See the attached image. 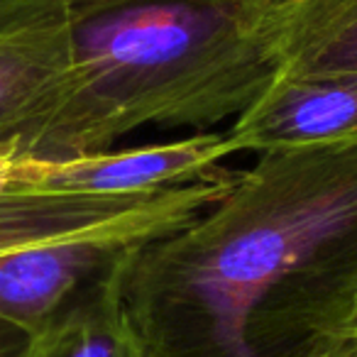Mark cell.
Here are the masks:
<instances>
[{
  "label": "cell",
  "mask_w": 357,
  "mask_h": 357,
  "mask_svg": "<svg viewBox=\"0 0 357 357\" xmlns=\"http://www.w3.org/2000/svg\"><path fill=\"white\" fill-rule=\"evenodd\" d=\"M118 282L149 357H326L357 326V144L262 152Z\"/></svg>",
  "instance_id": "1"
},
{
  "label": "cell",
  "mask_w": 357,
  "mask_h": 357,
  "mask_svg": "<svg viewBox=\"0 0 357 357\" xmlns=\"http://www.w3.org/2000/svg\"><path fill=\"white\" fill-rule=\"evenodd\" d=\"M264 15L250 0H96L71 10L69 74L22 159L79 157L142 128L243 115L279 74Z\"/></svg>",
  "instance_id": "2"
},
{
  "label": "cell",
  "mask_w": 357,
  "mask_h": 357,
  "mask_svg": "<svg viewBox=\"0 0 357 357\" xmlns=\"http://www.w3.org/2000/svg\"><path fill=\"white\" fill-rule=\"evenodd\" d=\"M235 172L137 196L20 191L0 184V318L35 335L142 245L189 223Z\"/></svg>",
  "instance_id": "3"
},
{
  "label": "cell",
  "mask_w": 357,
  "mask_h": 357,
  "mask_svg": "<svg viewBox=\"0 0 357 357\" xmlns=\"http://www.w3.org/2000/svg\"><path fill=\"white\" fill-rule=\"evenodd\" d=\"M238 154L230 132H199L172 142L79 154L66 159H15L3 186L86 196H137L191 184L225 172Z\"/></svg>",
  "instance_id": "4"
},
{
  "label": "cell",
  "mask_w": 357,
  "mask_h": 357,
  "mask_svg": "<svg viewBox=\"0 0 357 357\" xmlns=\"http://www.w3.org/2000/svg\"><path fill=\"white\" fill-rule=\"evenodd\" d=\"M71 64L69 0H0V154L22 159Z\"/></svg>",
  "instance_id": "5"
},
{
  "label": "cell",
  "mask_w": 357,
  "mask_h": 357,
  "mask_svg": "<svg viewBox=\"0 0 357 357\" xmlns=\"http://www.w3.org/2000/svg\"><path fill=\"white\" fill-rule=\"evenodd\" d=\"M238 152L357 144V71L277 79L228 128Z\"/></svg>",
  "instance_id": "6"
},
{
  "label": "cell",
  "mask_w": 357,
  "mask_h": 357,
  "mask_svg": "<svg viewBox=\"0 0 357 357\" xmlns=\"http://www.w3.org/2000/svg\"><path fill=\"white\" fill-rule=\"evenodd\" d=\"M264 25L279 74L357 71V0H282Z\"/></svg>",
  "instance_id": "7"
},
{
  "label": "cell",
  "mask_w": 357,
  "mask_h": 357,
  "mask_svg": "<svg viewBox=\"0 0 357 357\" xmlns=\"http://www.w3.org/2000/svg\"><path fill=\"white\" fill-rule=\"evenodd\" d=\"M120 267L30 335L22 357H149L120 294Z\"/></svg>",
  "instance_id": "8"
},
{
  "label": "cell",
  "mask_w": 357,
  "mask_h": 357,
  "mask_svg": "<svg viewBox=\"0 0 357 357\" xmlns=\"http://www.w3.org/2000/svg\"><path fill=\"white\" fill-rule=\"evenodd\" d=\"M27 340H30L27 333L0 318V357H20L27 347Z\"/></svg>",
  "instance_id": "9"
},
{
  "label": "cell",
  "mask_w": 357,
  "mask_h": 357,
  "mask_svg": "<svg viewBox=\"0 0 357 357\" xmlns=\"http://www.w3.org/2000/svg\"><path fill=\"white\" fill-rule=\"evenodd\" d=\"M326 357H357V333L350 337H345V340H342L340 345L333 347Z\"/></svg>",
  "instance_id": "10"
},
{
  "label": "cell",
  "mask_w": 357,
  "mask_h": 357,
  "mask_svg": "<svg viewBox=\"0 0 357 357\" xmlns=\"http://www.w3.org/2000/svg\"><path fill=\"white\" fill-rule=\"evenodd\" d=\"M91 3H96V0H69L71 10H76V8H84V6H91ZM250 3H257V6H277V3H282V0H250Z\"/></svg>",
  "instance_id": "11"
},
{
  "label": "cell",
  "mask_w": 357,
  "mask_h": 357,
  "mask_svg": "<svg viewBox=\"0 0 357 357\" xmlns=\"http://www.w3.org/2000/svg\"><path fill=\"white\" fill-rule=\"evenodd\" d=\"M15 154H0V184L6 181V176H8V172H10V167H13V162H15Z\"/></svg>",
  "instance_id": "12"
},
{
  "label": "cell",
  "mask_w": 357,
  "mask_h": 357,
  "mask_svg": "<svg viewBox=\"0 0 357 357\" xmlns=\"http://www.w3.org/2000/svg\"><path fill=\"white\" fill-rule=\"evenodd\" d=\"M355 333H357V326H355Z\"/></svg>",
  "instance_id": "13"
},
{
  "label": "cell",
  "mask_w": 357,
  "mask_h": 357,
  "mask_svg": "<svg viewBox=\"0 0 357 357\" xmlns=\"http://www.w3.org/2000/svg\"><path fill=\"white\" fill-rule=\"evenodd\" d=\"M20 357H22V355H20Z\"/></svg>",
  "instance_id": "14"
}]
</instances>
